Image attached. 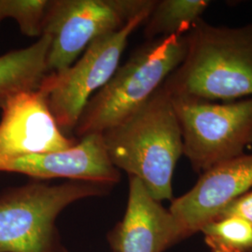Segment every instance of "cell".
<instances>
[{
	"label": "cell",
	"instance_id": "obj_15",
	"mask_svg": "<svg viewBox=\"0 0 252 252\" xmlns=\"http://www.w3.org/2000/svg\"><path fill=\"white\" fill-rule=\"evenodd\" d=\"M48 3L49 0H0V25L12 19L25 36L39 38Z\"/></svg>",
	"mask_w": 252,
	"mask_h": 252
},
{
	"label": "cell",
	"instance_id": "obj_17",
	"mask_svg": "<svg viewBox=\"0 0 252 252\" xmlns=\"http://www.w3.org/2000/svg\"><path fill=\"white\" fill-rule=\"evenodd\" d=\"M252 144V135L251 136V140H250V145Z\"/></svg>",
	"mask_w": 252,
	"mask_h": 252
},
{
	"label": "cell",
	"instance_id": "obj_5",
	"mask_svg": "<svg viewBox=\"0 0 252 252\" xmlns=\"http://www.w3.org/2000/svg\"><path fill=\"white\" fill-rule=\"evenodd\" d=\"M171 98L180 122L183 155L193 171L202 174L245 153L252 135V97L228 102Z\"/></svg>",
	"mask_w": 252,
	"mask_h": 252
},
{
	"label": "cell",
	"instance_id": "obj_6",
	"mask_svg": "<svg viewBox=\"0 0 252 252\" xmlns=\"http://www.w3.org/2000/svg\"><path fill=\"white\" fill-rule=\"evenodd\" d=\"M155 0H49L42 36H51L48 73L63 71L93 41L151 11Z\"/></svg>",
	"mask_w": 252,
	"mask_h": 252
},
{
	"label": "cell",
	"instance_id": "obj_2",
	"mask_svg": "<svg viewBox=\"0 0 252 252\" xmlns=\"http://www.w3.org/2000/svg\"><path fill=\"white\" fill-rule=\"evenodd\" d=\"M112 164L142 182L158 202L172 201V180L183 155L180 122L170 94L161 86L129 117L105 131Z\"/></svg>",
	"mask_w": 252,
	"mask_h": 252
},
{
	"label": "cell",
	"instance_id": "obj_8",
	"mask_svg": "<svg viewBox=\"0 0 252 252\" xmlns=\"http://www.w3.org/2000/svg\"><path fill=\"white\" fill-rule=\"evenodd\" d=\"M252 189V153L220 162L200 174L194 186L173 199L168 208L181 241L200 230L235 199Z\"/></svg>",
	"mask_w": 252,
	"mask_h": 252
},
{
	"label": "cell",
	"instance_id": "obj_10",
	"mask_svg": "<svg viewBox=\"0 0 252 252\" xmlns=\"http://www.w3.org/2000/svg\"><path fill=\"white\" fill-rule=\"evenodd\" d=\"M1 110L0 161L62 151L77 144L57 126L38 91L19 94Z\"/></svg>",
	"mask_w": 252,
	"mask_h": 252
},
{
	"label": "cell",
	"instance_id": "obj_7",
	"mask_svg": "<svg viewBox=\"0 0 252 252\" xmlns=\"http://www.w3.org/2000/svg\"><path fill=\"white\" fill-rule=\"evenodd\" d=\"M152 10L132 19L116 32L95 39L76 63L63 71L48 73L44 78L37 91L64 135L75 130L94 94L116 72L129 37L145 24Z\"/></svg>",
	"mask_w": 252,
	"mask_h": 252
},
{
	"label": "cell",
	"instance_id": "obj_3",
	"mask_svg": "<svg viewBox=\"0 0 252 252\" xmlns=\"http://www.w3.org/2000/svg\"><path fill=\"white\" fill-rule=\"evenodd\" d=\"M186 34L148 40L118 67L108 83L93 95L75 127L83 137L103 134L140 108L182 62Z\"/></svg>",
	"mask_w": 252,
	"mask_h": 252
},
{
	"label": "cell",
	"instance_id": "obj_11",
	"mask_svg": "<svg viewBox=\"0 0 252 252\" xmlns=\"http://www.w3.org/2000/svg\"><path fill=\"white\" fill-rule=\"evenodd\" d=\"M108 240L114 252H163L181 238L169 209L153 198L140 180L129 177L126 214Z\"/></svg>",
	"mask_w": 252,
	"mask_h": 252
},
{
	"label": "cell",
	"instance_id": "obj_13",
	"mask_svg": "<svg viewBox=\"0 0 252 252\" xmlns=\"http://www.w3.org/2000/svg\"><path fill=\"white\" fill-rule=\"evenodd\" d=\"M207 0L156 1L145 22L144 35L148 40L172 36H182L202 19L210 5Z\"/></svg>",
	"mask_w": 252,
	"mask_h": 252
},
{
	"label": "cell",
	"instance_id": "obj_4",
	"mask_svg": "<svg viewBox=\"0 0 252 252\" xmlns=\"http://www.w3.org/2000/svg\"><path fill=\"white\" fill-rule=\"evenodd\" d=\"M109 186L68 180L49 185L38 180L0 193V252H67L55 221L81 199L107 194Z\"/></svg>",
	"mask_w": 252,
	"mask_h": 252
},
{
	"label": "cell",
	"instance_id": "obj_14",
	"mask_svg": "<svg viewBox=\"0 0 252 252\" xmlns=\"http://www.w3.org/2000/svg\"><path fill=\"white\" fill-rule=\"evenodd\" d=\"M200 233L210 252H252V225L240 218L213 220Z\"/></svg>",
	"mask_w": 252,
	"mask_h": 252
},
{
	"label": "cell",
	"instance_id": "obj_12",
	"mask_svg": "<svg viewBox=\"0 0 252 252\" xmlns=\"http://www.w3.org/2000/svg\"><path fill=\"white\" fill-rule=\"evenodd\" d=\"M51 36H40L32 45L0 55V109L21 94L39 89L48 75Z\"/></svg>",
	"mask_w": 252,
	"mask_h": 252
},
{
	"label": "cell",
	"instance_id": "obj_16",
	"mask_svg": "<svg viewBox=\"0 0 252 252\" xmlns=\"http://www.w3.org/2000/svg\"><path fill=\"white\" fill-rule=\"evenodd\" d=\"M226 217L240 218L252 225V189L229 204L217 219Z\"/></svg>",
	"mask_w": 252,
	"mask_h": 252
},
{
	"label": "cell",
	"instance_id": "obj_1",
	"mask_svg": "<svg viewBox=\"0 0 252 252\" xmlns=\"http://www.w3.org/2000/svg\"><path fill=\"white\" fill-rule=\"evenodd\" d=\"M186 41L182 62L162 84L171 96L212 102L252 97V22L222 27L200 19Z\"/></svg>",
	"mask_w": 252,
	"mask_h": 252
},
{
	"label": "cell",
	"instance_id": "obj_9",
	"mask_svg": "<svg viewBox=\"0 0 252 252\" xmlns=\"http://www.w3.org/2000/svg\"><path fill=\"white\" fill-rule=\"evenodd\" d=\"M0 172L18 173L36 180L67 179L106 186L117 184L121 174L110 162L102 134L81 137L71 148L0 161Z\"/></svg>",
	"mask_w": 252,
	"mask_h": 252
}]
</instances>
